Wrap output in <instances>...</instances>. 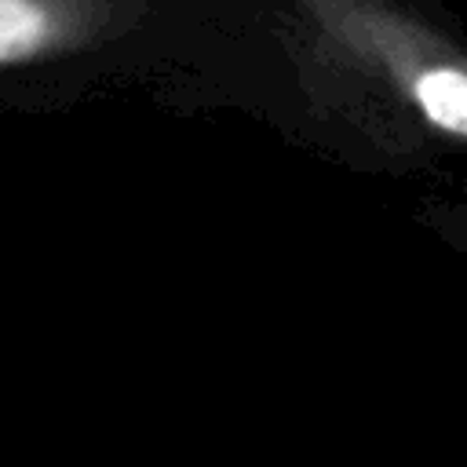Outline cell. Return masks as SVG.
<instances>
[{"mask_svg": "<svg viewBox=\"0 0 467 467\" xmlns=\"http://www.w3.org/2000/svg\"><path fill=\"white\" fill-rule=\"evenodd\" d=\"M73 33L62 0H0V66L55 51Z\"/></svg>", "mask_w": 467, "mask_h": 467, "instance_id": "6da1fadb", "label": "cell"}]
</instances>
